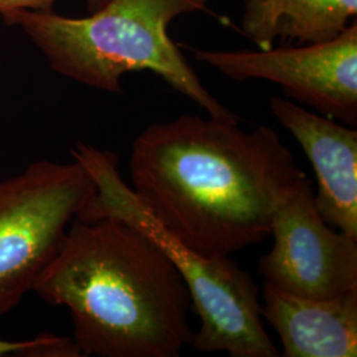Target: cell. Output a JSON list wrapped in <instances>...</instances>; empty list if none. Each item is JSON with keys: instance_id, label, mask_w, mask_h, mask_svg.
Wrapping results in <instances>:
<instances>
[{"instance_id": "30bf717a", "label": "cell", "mask_w": 357, "mask_h": 357, "mask_svg": "<svg viewBox=\"0 0 357 357\" xmlns=\"http://www.w3.org/2000/svg\"><path fill=\"white\" fill-rule=\"evenodd\" d=\"M357 16V0H245L241 26L259 50L282 44L330 41Z\"/></svg>"}, {"instance_id": "9c48e42d", "label": "cell", "mask_w": 357, "mask_h": 357, "mask_svg": "<svg viewBox=\"0 0 357 357\" xmlns=\"http://www.w3.org/2000/svg\"><path fill=\"white\" fill-rule=\"evenodd\" d=\"M261 315L281 339V356H357V291L317 299L265 283Z\"/></svg>"}, {"instance_id": "ba28073f", "label": "cell", "mask_w": 357, "mask_h": 357, "mask_svg": "<svg viewBox=\"0 0 357 357\" xmlns=\"http://www.w3.org/2000/svg\"><path fill=\"white\" fill-rule=\"evenodd\" d=\"M268 106L312 165L318 183L314 203L321 220L357 240L356 128L281 97H271Z\"/></svg>"}, {"instance_id": "7a4b0ae2", "label": "cell", "mask_w": 357, "mask_h": 357, "mask_svg": "<svg viewBox=\"0 0 357 357\" xmlns=\"http://www.w3.org/2000/svg\"><path fill=\"white\" fill-rule=\"evenodd\" d=\"M33 291L69 310L82 356L178 357L191 344L185 283L123 220L75 218Z\"/></svg>"}, {"instance_id": "8992f818", "label": "cell", "mask_w": 357, "mask_h": 357, "mask_svg": "<svg viewBox=\"0 0 357 357\" xmlns=\"http://www.w3.org/2000/svg\"><path fill=\"white\" fill-rule=\"evenodd\" d=\"M195 59L236 81L265 79L321 114L357 126V20L326 43L265 51H193Z\"/></svg>"}, {"instance_id": "6da1fadb", "label": "cell", "mask_w": 357, "mask_h": 357, "mask_svg": "<svg viewBox=\"0 0 357 357\" xmlns=\"http://www.w3.org/2000/svg\"><path fill=\"white\" fill-rule=\"evenodd\" d=\"M130 175L153 218L205 257L265 241L277 209L308 180L273 128L191 114L146 128Z\"/></svg>"}, {"instance_id": "8fae6325", "label": "cell", "mask_w": 357, "mask_h": 357, "mask_svg": "<svg viewBox=\"0 0 357 357\" xmlns=\"http://www.w3.org/2000/svg\"><path fill=\"white\" fill-rule=\"evenodd\" d=\"M78 357L82 356L76 342L54 335H41L26 342L0 340V356Z\"/></svg>"}, {"instance_id": "277c9868", "label": "cell", "mask_w": 357, "mask_h": 357, "mask_svg": "<svg viewBox=\"0 0 357 357\" xmlns=\"http://www.w3.org/2000/svg\"><path fill=\"white\" fill-rule=\"evenodd\" d=\"M72 156L94 180L96 191L76 218L114 217L150 237L172 262L200 319L191 347L196 352H225L231 357H280L262 323L253 277L229 257H205L178 241L143 206L118 171L110 151L77 143Z\"/></svg>"}, {"instance_id": "7c38bea8", "label": "cell", "mask_w": 357, "mask_h": 357, "mask_svg": "<svg viewBox=\"0 0 357 357\" xmlns=\"http://www.w3.org/2000/svg\"><path fill=\"white\" fill-rule=\"evenodd\" d=\"M57 0H0V13L32 10V11H52V6ZM94 10L101 8L107 0H86Z\"/></svg>"}, {"instance_id": "52a82bcc", "label": "cell", "mask_w": 357, "mask_h": 357, "mask_svg": "<svg viewBox=\"0 0 357 357\" xmlns=\"http://www.w3.org/2000/svg\"><path fill=\"white\" fill-rule=\"evenodd\" d=\"M270 236L273 248L258 262L268 283L317 299L357 291V240L321 220L310 180L277 209Z\"/></svg>"}, {"instance_id": "5b68a950", "label": "cell", "mask_w": 357, "mask_h": 357, "mask_svg": "<svg viewBox=\"0 0 357 357\" xmlns=\"http://www.w3.org/2000/svg\"><path fill=\"white\" fill-rule=\"evenodd\" d=\"M94 191L89 171L75 158L38 160L0 181V317L33 291Z\"/></svg>"}, {"instance_id": "3957f363", "label": "cell", "mask_w": 357, "mask_h": 357, "mask_svg": "<svg viewBox=\"0 0 357 357\" xmlns=\"http://www.w3.org/2000/svg\"><path fill=\"white\" fill-rule=\"evenodd\" d=\"M203 11H208V0H107L84 19L32 10L0 15L6 23L23 28L61 76L118 93L126 73L150 70L208 116L238 122L205 88L167 32L180 15Z\"/></svg>"}]
</instances>
